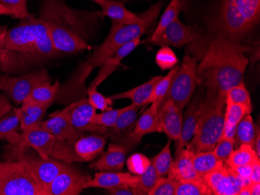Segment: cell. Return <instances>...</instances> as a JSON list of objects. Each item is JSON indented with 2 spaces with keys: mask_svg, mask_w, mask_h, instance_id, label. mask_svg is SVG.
Listing matches in <instances>:
<instances>
[{
  "mask_svg": "<svg viewBox=\"0 0 260 195\" xmlns=\"http://www.w3.org/2000/svg\"><path fill=\"white\" fill-rule=\"evenodd\" d=\"M91 177L74 167L69 166L61 171L53 180L45 187L46 195H78L83 185Z\"/></svg>",
  "mask_w": 260,
  "mask_h": 195,
  "instance_id": "cell-15",
  "label": "cell"
},
{
  "mask_svg": "<svg viewBox=\"0 0 260 195\" xmlns=\"http://www.w3.org/2000/svg\"><path fill=\"white\" fill-rule=\"evenodd\" d=\"M204 87H201V89L199 90L193 99L188 102L185 116L182 119L180 138L175 143V155L179 153L182 148L188 145V142H190L192 137L195 135L199 118V110H200V103L204 95Z\"/></svg>",
  "mask_w": 260,
  "mask_h": 195,
  "instance_id": "cell-20",
  "label": "cell"
},
{
  "mask_svg": "<svg viewBox=\"0 0 260 195\" xmlns=\"http://www.w3.org/2000/svg\"><path fill=\"white\" fill-rule=\"evenodd\" d=\"M97 88L98 87H92L87 90V94L88 95V100L90 104L96 110L98 109L102 111H105L112 108L110 106L113 104V100H111L110 97L102 95L98 91Z\"/></svg>",
  "mask_w": 260,
  "mask_h": 195,
  "instance_id": "cell-46",
  "label": "cell"
},
{
  "mask_svg": "<svg viewBox=\"0 0 260 195\" xmlns=\"http://www.w3.org/2000/svg\"><path fill=\"white\" fill-rule=\"evenodd\" d=\"M46 83H52V78L45 68L20 76L0 75V90L17 105L23 104L35 87Z\"/></svg>",
  "mask_w": 260,
  "mask_h": 195,
  "instance_id": "cell-11",
  "label": "cell"
},
{
  "mask_svg": "<svg viewBox=\"0 0 260 195\" xmlns=\"http://www.w3.org/2000/svg\"><path fill=\"white\" fill-rule=\"evenodd\" d=\"M60 84L58 81L54 83H46V84H41L35 87L30 95L27 97L23 103L26 102H32L37 104H49L54 103L57 93L59 90Z\"/></svg>",
  "mask_w": 260,
  "mask_h": 195,
  "instance_id": "cell-35",
  "label": "cell"
},
{
  "mask_svg": "<svg viewBox=\"0 0 260 195\" xmlns=\"http://www.w3.org/2000/svg\"><path fill=\"white\" fill-rule=\"evenodd\" d=\"M69 110L68 106L62 110L54 112L49 119L39 122L34 127L46 131L61 140L74 145L80 137L83 136V133L73 125Z\"/></svg>",
  "mask_w": 260,
  "mask_h": 195,
  "instance_id": "cell-14",
  "label": "cell"
},
{
  "mask_svg": "<svg viewBox=\"0 0 260 195\" xmlns=\"http://www.w3.org/2000/svg\"><path fill=\"white\" fill-rule=\"evenodd\" d=\"M20 120L15 107H13L4 117L0 119V140H7L10 144L18 143L20 134Z\"/></svg>",
  "mask_w": 260,
  "mask_h": 195,
  "instance_id": "cell-32",
  "label": "cell"
},
{
  "mask_svg": "<svg viewBox=\"0 0 260 195\" xmlns=\"http://www.w3.org/2000/svg\"><path fill=\"white\" fill-rule=\"evenodd\" d=\"M6 32H7V28L5 27H0V70H1V66H2V56Z\"/></svg>",
  "mask_w": 260,
  "mask_h": 195,
  "instance_id": "cell-53",
  "label": "cell"
},
{
  "mask_svg": "<svg viewBox=\"0 0 260 195\" xmlns=\"http://www.w3.org/2000/svg\"><path fill=\"white\" fill-rule=\"evenodd\" d=\"M225 109L226 94L204 89L195 135L186 147L195 152L213 150L223 136Z\"/></svg>",
  "mask_w": 260,
  "mask_h": 195,
  "instance_id": "cell-5",
  "label": "cell"
},
{
  "mask_svg": "<svg viewBox=\"0 0 260 195\" xmlns=\"http://www.w3.org/2000/svg\"><path fill=\"white\" fill-rule=\"evenodd\" d=\"M53 103L37 104L32 102L23 103L20 107H15L16 112L20 120V129L22 132L34 127L39 122H42L47 110Z\"/></svg>",
  "mask_w": 260,
  "mask_h": 195,
  "instance_id": "cell-28",
  "label": "cell"
},
{
  "mask_svg": "<svg viewBox=\"0 0 260 195\" xmlns=\"http://www.w3.org/2000/svg\"><path fill=\"white\" fill-rule=\"evenodd\" d=\"M252 111L246 106L226 101L224 125L222 138L234 139L237 125L246 114L252 113Z\"/></svg>",
  "mask_w": 260,
  "mask_h": 195,
  "instance_id": "cell-30",
  "label": "cell"
},
{
  "mask_svg": "<svg viewBox=\"0 0 260 195\" xmlns=\"http://www.w3.org/2000/svg\"><path fill=\"white\" fill-rule=\"evenodd\" d=\"M151 164V160L145 155L141 153L133 154L127 160L126 165L131 174L134 175H141Z\"/></svg>",
  "mask_w": 260,
  "mask_h": 195,
  "instance_id": "cell-44",
  "label": "cell"
},
{
  "mask_svg": "<svg viewBox=\"0 0 260 195\" xmlns=\"http://www.w3.org/2000/svg\"><path fill=\"white\" fill-rule=\"evenodd\" d=\"M188 7V0H171L167 8L165 9L163 14H162L155 30H154L151 37L149 40V43L155 41L160 35L162 31L172 22L179 18L181 12H182L184 10H186Z\"/></svg>",
  "mask_w": 260,
  "mask_h": 195,
  "instance_id": "cell-31",
  "label": "cell"
},
{
  "mask_svg": "<svg viewBox=\"0 0 260 195\" xmlns=\"http://www.w3.org/2000/svg\"><path fill=\"white\" fill-rule=\"evenodd\" d=\"M249 188L250 195L260 194V183H249Z\"/></svg>",
  "mask_w": 260,
  "mask_h": 195,
  "instance_id": "cell-54",
  "label": "cell"
},
{
  "mask_svg": "<svg viewBox=\"0 0 260 195\" xmlns=\"http://www.w3.org/2000/svg\"><path fill=\"white\" fill-rule=\"evenodd\" d=\"M158 117L161 132H165L171 140H179L182 127V110L167 98L159 106Z\"/></svg>",
  "mask_w": 260,
  "mask_h": 195,
  "instance_id": "cell-18",
  "label": "cell"
},
{
  "mask_svg": "<svg viewBox=\"0 0 260 195\" xmlns=\"http://www.w3.org/2000/svg\"><path fill=\"white\" fill-rule=\"evenodd\" d=\"M256 127L250 113H248L239 122L235 130L234 140L235 145H249L254 148Z\"/></svg>",
  "mask_w": 260,
  "mask_h": 195,
  "instance_id": "cell-34",
  "label": "cell"
},
{
  "mask_svg": "<svg viewBox=\"0 0 260 195\" xmlns=\"http://www.w3.org/2000/svg\"><path fill=\"white\" fill-rule=\"evenodd\" d=\"M0 195H46L43 186L22 163L0 162Z\"/></svg>",
  "mask_w": 260,
  "mask_h": 195,
  "instance_id": "cell-9",
  "label": "cell"
},
{
  "mask_svg": "<svg viewBox=\"0 0 260 195\" xmlns=\"http://www.w3.org/2000/svg\"><path fill=\"white\" fill-rule=\"evenodd\" d=\"M5 160H16L25 166L44 188L70 164L49 157L42 158L36 151L21 144H10L5 147Z\"/></svg>",
  "mask_w": 260,
  "mask_h": 195,
  "instance_id": "cell-7",
  "label": "cell"
},
{
  "mask_svg": "<svg viewBox=\"0 0 260 195\" xmlns=\"http://www.w3.org/2000/svg\"><path fill=\"white\" fill-rule=\"evenodd\" d=\"M235 140L229 138H221L213 149V152L219 160L225 162L229 155L234 151Z\"/></svg>",
  "mask_w": 260,
  "mask_h": 195,
  "instance_id": "cell-48",
  "label": "cell"
},
{
  "mask_svg": "<svg viewBox=\"0 0 260 195\" xmlns=\"http://www.w3.org/2000/svg\"><path fill=\"white\" fill-rule=\"evenodd\" d=\"M140 177L128 173L120 172L100 171L94 175L93 179L87 180L83 185V188L108 189L120 184H127L134 187L138 183Z\"/></svg>",
  "mask_w": 260,
  "mask_h": 195,
  "instance_id": "cell-21",
  "label": "cell"
},
{
  "mask_svg": "<svg viewBox=\"0 0 260 195\" xmlns=\"http://www.w3.org/2000/svg\"><path fill=\"white\" fill-rule=\"evenodd\" d=\"M139 177L140 179L137 185L132 187L134 195L149 194L150 190L153 188L160 178L152 164L147 170Z\"/></svg>",
  "mask_w": 260,
  "mask_h": 195,
  "instance_id": "cell-39",
  "label": "cell"
},
{
  "mask_svg": "<svg viewBox=\"0 0 260 195\" xmlns=\"http://www.w3.org/2000/svg\"><path fill=\"white\" fill-rule=\"evenodd\" d=\"M171 139L166 143L160 153L157 154L153 160L151 164L155 168L160 177H167L170 171L172 164V153H171Z\"/></svg>",
  "mask_w": 260,
  "mask_h": 195,
  "instance_id": "cell-40",
  "label": "cell"
},
{
  "mask_svg": "<svg viewBox=\"0 0 260 195\" xmlns=\"http://www.w3.org/2000/svg\"><path fill=\"white\" fill-rule=\"evenodd\" d=\"M133 106H134V104H131L126 107H122V108H111L109 110H105V111H102V113H96L95 115L93 116V119H92V124L110 129L115 125L121 114Z\"/></svg>",
  "mask_w": 260,
  "mask_h": 195,
  "instance_id": "cell-41",
  "label": "cell"
},
{
  "mask_svg": "<svg viewBox=\"0 0 260 195\" xmlns=\"http://www.w3.org/2000/svg\"><path fill=\"white\" fill-rule=\"evenodd\" d=\"M13 107L7 96L0 94V119L10 111Z\"/></svg>",
  "mask_w": 260,
  "mask_h": 195,
  "instance_id": "cell-50",
  "label": "cell"
},
{
  "mask_svg": "<svg viewBox=\"0 0 260 195\" xmlns=\"http://www.w3.org/2000/svg\"><path fill=\"white\" fill-rule=\"evenodd\" d=\"M52 45L59 53L75 54L91 49L87 41L65 29L47 24Z\"/></svg>",
  "mask_w": 260,
  "mask_h": 195,
  "instance_id": "cell-19",
  "label": "cell"
},
{
  "mask_svg": "<svg viewBox=\"0 0 260 195\" xmlns=\"http://www.w3.org/2000/svg\"><path fill=\"white\" fill-rule=\"evenodd\" d=\"M102 8V17H108L112 21L118 24H134L143 22L141 13L136 14L125 8L122 3L116 0H105L101 5Z\"/></svg>",
  "mask_w": 260,
  "mask_h": 195,
  "instance_id": "cell-26",
  "label": "cell"
},
{
  "mask_svg": "<svg viewBox=\"0 0 260 195\" xmlns=\"http://www.w3.org/2000/svg\"><path fill=\"white\" fill-rule=\"evenodd\" d=\"M200 37V34L193 27L185 25L178 18L172 22L155 41L149 44L160 47L181 48L193 41L198 40Z\"/></svg>",
  "mask_w": 260,
  "mask_h": 195,
  "instance_id": "cell-16",
  "label": "cell"
},
{
  "mask_svg": "<svg viewBox=\"0 0 260 195\" xmlns=\"http://www.w3.org/2000/svg\"><path fill=\"white\" fill-rule=\"evenodd\" d=\"M30 147L43 159H57L67 164L83 163L77 155L74 145L57 138L46 131L32 127L20 134L18 143Z\"/></svg>",
  "mask_w": 260,
  "mask_h": 195,
  "instance_id": "cell-8",
  "label": "cell"
},
{
  "mask_svg": "<svg viewBox=\"0 0 260 195\" xmlns=\"http://www.w3.org/2000/svg\"><path fill=\"white\" fill-rule=\"evenodd\" d=\"M194 151L191 148H182L179 153L175 155V159L172 161V167L169 175L175 180H193L200 178L197 174V170L194 168L192 158L194 155Z\"/></svg>",
  "mask_w": 260,
  "mask_h": 195,
  "instance_id": "cell-25",
  "label": "cell"
},
{
  "mask_svg": "<svg viewBox=\"0 0 260 195\" xmlns=\"http://www.w3.org/2000/svg\"><path fill=\"white\" fill-rule=\"evenodd\" d=\"M144 108L134 104L121 114L113 127L107 129L105 137L110 138L114 143L123 145L127 152L135 148L139 143L134 138V131L139 114Z\"/></svg>",
  "mask_w": 260,
  "mask_h": 195,
  "instance_id": "cell-12",
  "label": "cell"
},
{
  "mask_svg": "<svg viewBox=\"0 0 260 195\" xmlns=\"http://www.w3.org/2000/svg\"><path fill=\"white\" fill-rule=\"evenodd\" d=\"M70 120L77 130L84 133L85 132L100 133L105 135L107 128L92 124L93 116L96 114V109L90 104L87 98H81L73 102L69 105Z\"/></svg>",
  "mask_w": 260,
  "mask_h": 195,
  "instance_id": "cell-17",
  "label": "cell"
},
{
  "mask_svg": "<svg viewBox=\"0 0 260 195\" xmlns=\"http://www.w3.org/2000/svg\"><path fill=\"white\" fill-rule=\"evenodd\" d=\"M39 18L47 24L65 29L87 41L90 37V30L93 23L103 17L102 12L71 8L63 0H42Z\"/></svg>",
  "mask_w": 260,
  "mask_h": 195,
  "instance_id": "cell-6",
  "label": "cell"
},
{
  "mask_svg": "<svg viewBox=\"0 0 260 195\" xmlns=\"http://www.w3.org/2000/svg\"><path fill=\"white\" fill-rule=\"evenodd\" d=\"M162 0L141 13L143 22L140 24H118L112 21V27L105 42L94 50L90 58L80 64L67 82L59 87L55 100L61 104H69L84 98L87 94L86 80L93 69L102 66L122 46L137 38H140L156 20L163 8Z\"/></svg>",
  "mask_w": 260,
  "mask_h": 195,
  "instance_id": "cell-1",
  "label": "cell"
},
{
  "mask_svg": "<svg viewBox=\"0 0 260 195\" xmlns=\"http://www.w3.org/2000/svg\"><path fill=\"white\" fill-rule=\"evenodd\" d=\"M178 180L171 176L160 177L148 195H175Z\"/></svg>",
  "mask_w": 260,
  "mask_h": 195,
  "instance_id": "cell-45",
  "label": "cell"
},
{
  "mask_svg": "<svg viewBox=\"0 0 260 195\" xmlns=\"http://www.w3.org/2000/svg\"><path fill=\"white\" fill-rule=\"evenodd\" d=\"M162 76L157 75V76L153 77L151 80L144 84L138 86L132 90H127V91L119 93V94H113L110 96V99L112 100H122V99H129L132 100V104L138 107H145L149 105L148 101L151 96L153 88L155 87L157 83L161 79Z\"/></svg>",
  "mask_w": 260,
  "mask_h": 195,
  "instance_id": "cell-29",
  "label": "cell"
},
{
  "mask_svg": "<svg viewBox=\"0 0 260 195\" xmlns=\"http://www.w3.org/2000/svg\"><path fill=\"white\" fill-rule=\"evenodd\" d=\"M179 68V65H175L174 68H171L167 75L161 77V79L159 80L153 88L151 96L149 99V104H152L153 102H158L160 105L161 104L162 102L167 97L172 81H173L174 76Z\"/></svg>",
  "mask_w": 260,
  "mask_h": 195,
  "instance_id": "cell-38",
  "label": "cell"
},
{
  "mask_svg": "<svg viewBox=\"0 0 260 195\" xmlns=\"http://www.w3.org/2000/svg\"><path fill=\"white\" fill-rule=\"evenodd\" d=\"M213 194L238 195L244 186L250 181L245 180L225 163L204 177Z\"/></svg>",
  "mask_w": 260,
  "mask_h": 195,
  "instance_id": "cell-13",
  "label": "cell"
},
{
  "mask_svg": "<svg viewBox=\"0 0 260 195\" xmlns=\"http://www.w3.org/2000/svg\"><path fill=\"white\" fill-rule=\"evenodd\" d=\"M252 50L240 42L217 36L208 46L197 68V85L226 94L232 87L244 84L249 59L245 53Z\"/></svg>",
  "mask_w": 260,
  "mask_h": 195,
  "instance_id": "cell-3",
  "label": "cell"
},
{
  "mask_svg": "<svg viewBox=\"0 0 260 195\" xmlns=\"http://www.w3.org/2000/svg\"><path fill=\"white\" fill-rule=\"evenodd\" d=\"M155 62L161 70H169L179 63V59L171 48L164 46L157 52Z\"/></svg>",
  "mask_w": 260,
  "mask_h": 195,
  "instance_id": "cell-43",
  "label": "cell"
},
{
  "mask_svg": "<svg viewBox=\"0 0 260 195\" xmlns=\"http://www.w3.org/2000/svg\"><path fill=\"white\" fill-rule=\"evenodd\" d=\"M0 3L14 11L15 18L22 20L34 16L27 10V0H0Z\"/></svg>",
  "mask_w": 260,
  "mask_h": 195,
  "instance_id": "cell-47",
  "label": "cell"
},
{
  "mask_svg": "<svg viewBox=\"0 0 260 195\" xmlns=\"http://www.w3.org/2000/svg\"><path fill=\"white\" fill-rule=\"evenodd\" d=\"M254 149H255V153L260 157V132L259 129H256V135H255V145H254Z\"/></svg>",
  "mask_w": 260,
  "mask_h": 195,
  "instance_id": "cell-56",
  "label": "cell"
},
{
  "mask_svg": "<svg viewBox=\"0 0 260 195\" xmlns=\"http://www.w3.org/2000/svg\"><path fill=\"white\" fill-rule=\"evenodd\" d=\"M252 165H244L236 167L233 169L243 180L250 181L251 172H252Z\"/></svg>",
  "mask_w": 260,
  "mask_h": 195,
  "instance_id": "cell-51",
  "label": "cell"
},
{
  "mask_svg": "<svg viewBox=\"0 0 260 195\" xmlns=\"http://www.w3.org/2000/svg\"><path fill=\"white\" fill-rule=\"evenodd\" d=\"M126 148L119 144H109V148L105 153L90 165V168L98 171L119 172L125 165Z\"/></svg>",
  "mask_w": 260,
  "mask_h": 195,
  "instance_id": "cell-22",
  "label": "cell"
},
{
  "mask_svg": "<svg viewBox=\"0 0 260 195\" xmlns=\"http://www.w3.org/2000/svg\"><path fill=\"white\" fill-rule=\"evenodd\" d=\"M140 44H142L140 38H137L122 46L113 56L111 57L110 59H108L104 65L101 66L97 76L92 81L87 89L100 86L106 79L109 78V75L117 70L118 67L120 65L121 62L130 53H132Z\"/></svg>",
  "mask_w": 260,
  "mask_h": 195,
  "instance_id": "cell-23",
  "label": "cell"
},
{
  "mask_svg": "<svg viewBox=\"0 0 260 195\" xmlns=\"http://www.w3.org/2000/svg\"><path fill=\"white\" fill-rule=\"evenodd\" d=\"M260 0H220L212 25L218 35L240 42L258 25Z\"/></svg>",
  "mask_w": 260,
  "mask_h": 195,
  "instance_id": "cell-4",
  "label": "cell"
},
{
  "mask_svg": "<svg viewBox=\"0 0 260 195\" xmlns=\"http://www.w3.org/2000/svg\"><path fill=\"white\" fill-rule=\"evenodd\" d=\"M3 15L11 16V17L15 18V14H14V11L0 3V16Z\"/></svg>",
  "mask_w": 260,
  "mask_h": 195,
  "instance_id": "cell-55",
  "label": "cell"
},
{
  "mask_svg": "<svg viewBox=\"0 0 260 195\" xmlns=\"http://www.w3.org/2000/svg\"><path fill=\"white\" fill-rule=\"evenodd\" d=\"M192 161L197 174L203 178L210 172L223 165L224 163L216 157L213 150L194 152Z\"/></svg>",
  "mask_w": 260,
  "mask_h": 195,
  "instance_id": "cell-33",
  "label": "cell"
},
{
  "mask_svg": "<svg viewBox=\"0 0 260 195\" xmlns=\"http://www.w3.org/2000/svg\"><path fill=\"white\" fill-rule=\"evenodd\" d=\"M258 159L259 157L256 155L252 147L249 145H242L231 153L224 163L229 167L235 168L240 166L252 165Z\"/></svg>",
  "mask_w": 260,
  "mask_h": 195,
  "instance_id": "cell-37",
  "label": "cell"
},
{
  "mask_svg": "<svg viewBox=\"0 0 260 195\" xmlns=\"http://www.w3.org/2000/svg\"><path fill=\"white\" fill-rule=\"evenodd\" d=\"M226 101L233 104H242L252 110L250 94L245 88V84H242L232 87L226 93Z\"/></svg>",
  "mask_w": 260,
  "mask_h": 195,
  "instance_id": "cell-42",
  "label": "cell"
},
{
  "mask_svg": "<svg viewBox=\"0 0 260 195\" xmlns=\"http://www.w3.org/2000/svg\"><path fill=\"white\" fill-rule=\"evenodd\" d=\"M106 190L108 193L111 195H134L132 187L127 184H120Z\"/></svg>",
  "mask_w": 260,
  "mask_h": 195,
  "instance_id": "cell-49",
  "label": "cell"
},
{
  "mask_svg": "<svg viewBox=\"0 0 260 195\" xmlns=\"http://www.w3.org/2000/svg\"><path fill=\"white\" fill-rule=\"evenodd\" d=\"M106 141V137L100 133L81 136L74 144V150L83 162H90L103 154Z\"/></svg>",
  "mask_w": 260,
  "mask_h": 195,
  "instance_id": "cell-24",
  "label": "cell"
},
{
  "mask_svg": "<svg viewBox=\"0 0 260 195\" xmlns=\"http://www.w3.org/2000/svg\"><path fill=\"white\" fill-rule=\"evenodd\" d=\"M250 183H260V159L252 164Z\"/></svg>",
  "mask_w": 260,
  "mask_h": 195,
  "instance_id": "cell-52",
  "label": "cell"
},
{
  "mask_svg": "<svg viewBox=\"0 0 260 195\" xmlns=\"http://www.w3.org/2000/svg\"><path fill=\"white\" fill-rule=\"evenodd\" d=\"M175 195H213L203 177L193 180H178Z\"/></svg>",
  "mask_w": 260,
  "mask_h": 195,
  "instance_id": "cell-36",
  "label": "cell"
},
{
  "mask_svg": "<svg viewBox=\"0 0 260 195\" xmlns=\"http://www.w3.org/2000/svg\"><path fill=\"white\" fill-rule=\"evenodd\" d=\"M197 58L185 55L182 65L174 76L166 99L172 100L181 110L190 101L197 88Z\"/></svg>",
  "mask_w": 260,
  "mask_h": 195,
  "instance_id": "cell-10",
  "label": "cell"
},
{
  "mask_svg": "<svg viewBox=\"0 0 260 195\" xmlns=\"http://www.w3.org/2000/svg\"><path fill=\"white\" fill-rule=\"evenodd\" d=\"M90 1H93V2L96 3V4H98L99 6H101L102 5V3L105 1V0H90Z\"/></svg>",
  "mask_w": 260,
  "mask_h": 195,
  "instance_id": "cell-57",
  "label": "cell"
},
{
  "mask_svg": "<svg viewBox=\"0 0 260 195\" xmlns=\"http://www.w3.org/2000/svg\"><path fill=\"white\" fill-rule=\"evenodd\" d=\"M59 55L52 45L46 23L32 16L22 19L6 32L0 71L7 75L25 72Z\"/></svg>",
  "mask_w": 260,
  "mask_h": 195,
  "instance_id": "cell-2",
  "label": "cell"
},
{
  "mask_svg": "<svg viewBox=\"0 0 260 195\" xmlns=\"http://www.w3.org/2000/svg\"><path fill=\"white\" fill-rule=\"evenodd\" d=\"M159 106L160 104L158 102H153L137 119L134 131V138L139 144L144 135L155 132H162L158 117Z\"/></svg>",
  "mask_w": 260,
  "mask_h": 195,
  "instance_id": "cell-27",
  "label": "cell"
}]
</instances>
